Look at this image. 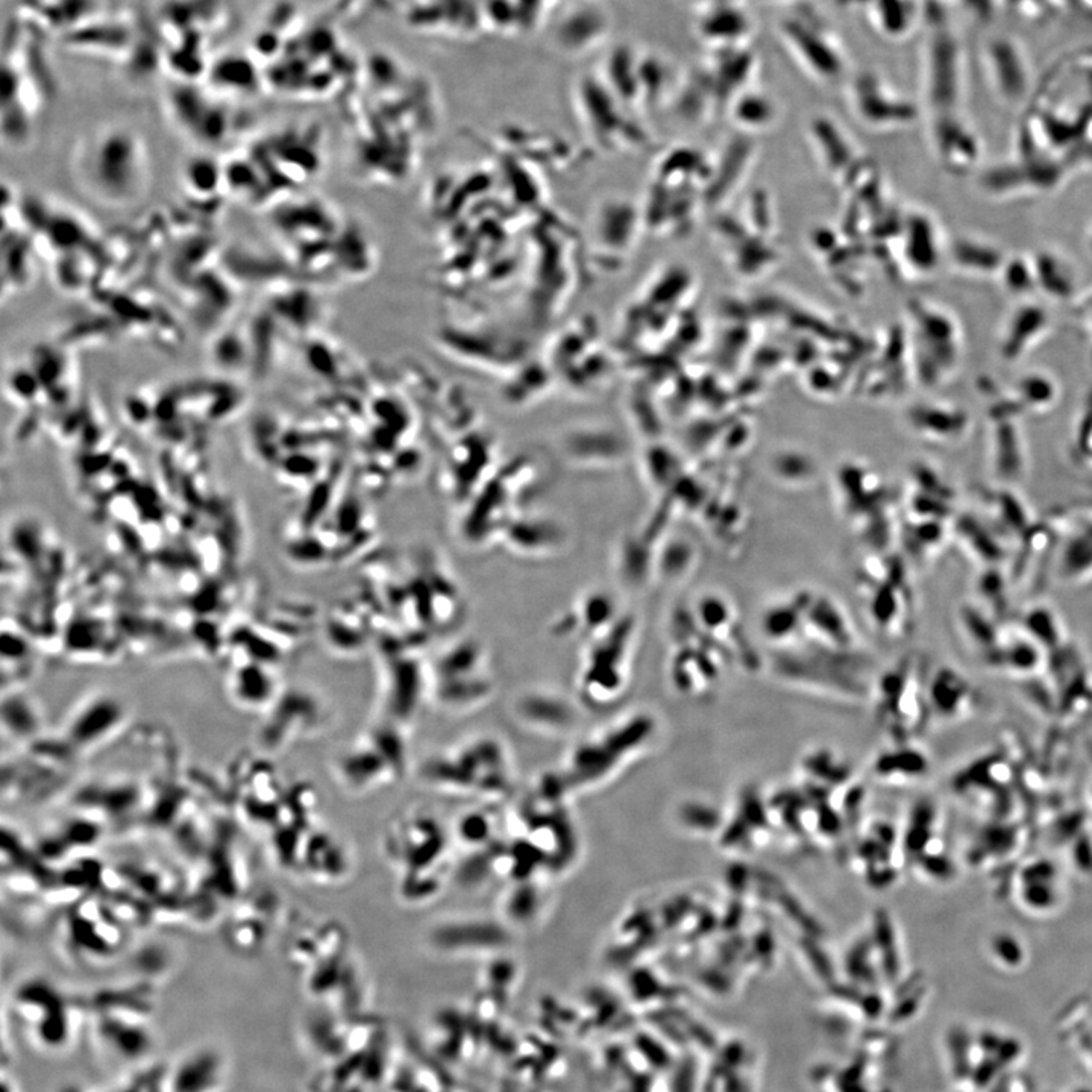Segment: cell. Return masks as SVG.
<instances>
[{
	"label": "cell",
	"instance_id": "cell-1",
	"mask_svg": "<svg viewBox=\"0 0 1092 1092\" xmlns=\"http://www.w3.org/2000/svg\"><path fill=\"white\" fill-rule=\"evenodd\" d=\"M78 157L81 179L102 201H134L146 186V150L140 138L128 129H106L89 138Z\"/></svg>",
	"mask_w": 1092,
	"mask_h": 1092
},
{
	"label": "cell",
	"instance_id": "cell-2",
	"mask_svg": "<svg viewBox=\"0 0 1092 1092\" xmlns=\"http://www.w3.org/2000/svg\"><path fill=\"white\" fill-rule=\"evenodd\" d=\"M909 363L921 384L938 387L961 371L965 334L961 320L949 308L918 299L909 305Z\"/></svg>",
	"mask_w": 1092,
	"mask_h": 1092
},
{
	"label": "cell",
	"instance_id": "cell-3",
	"mask_svg": "<svg viewBox=\"0 0 1092 1092\" xmlns=\"http://www.w3.org/2000/svg\"><path fill=\"white\" fill-rule=\"evenodd\" d=\"M779 36L800 68L821 83H834L846 72V55L836 31L811 8L782 17Z\"/></svg>",
	"mask_w": 1092,
	"mask_h": 1092
},
{
	"label": "cell",
	"instance_id": "cell-4",
	"mask_svg": "<svg viewBox=\"0 0 1092 1092\" xmlns=\"http://www.w3.org/2000/svg\"><path fill=\"white\" fill-rule=\"evenodd\" d=\"M982 392L990 400V416L1013 418L1042 416L1051 412L1059 401V384L1047 372L1030 371L1016 378L1007 387L994 381L982 383Z\"/></svg>",
	"mask_w": 1092,
	"mask_h": 1092
},
{
	"label": "cell",
	"instance_id": "cell-5",
	"mask_svg": "<svg viewBox=\"0 0 1092 1092\" xmlns=\"http://www.w3.org/2000/svg\"><path fill=\"white\" fill-rule=\"evenodd\" d=\"M854 108L877 128H901L914 123L917 106L892 90L875 72H860L851 84Z\"/></svg>",
	"mask_w": 1092,
	"mask_h": 1092
},
{
	"label": "cell",
	"instance_id": "cell-6",
	"mask_svg": "<svg viewBox=\"0 0 1092 1092\" xmlns=\"http://www.w3.org/2000/svg\"><path fill=\"white\" fill-rule=\"evenodd\" d=\"M1053 326L1050 308L1039 297L1016 300L999 332L997 352L1006 363L1027 357L1044 342Z\"/></svg>",
	"mask_w": 1092,
	"mask_h": 1092
},
{
	"label": "cell",
	"instance_id": "cell-7",
	"mask_svg": "<svg viewBox=\"0 0 1092 1092\" xmlns=\"http://www.w3.org/2000/svg\"><path fill=\"white\" fill-rule=\"evenodd\" d=\"M930 137L936 160L950 175L965 178L981 167V138L962 115L933 118Z\"/></svg>",
	"mask_w": 1092,
	"mask_h": 1092
},
{
	"label": "cell",
	"instance_id": "cell-8",
	"mask_svg": "<svg viewBox=\"0 0 1092 1092\" xmlns=\"http://www.w3.org/2000/svg\"><path fill=\"white\" fill-rule=\"evenodd\" d=\"M170 108L179 125L189 129L207 143H218L230 128L227 111L210 102L201 91L189 84H181L169 94Z\"/></svg>",
	"mask_w": 1092,
	"mask_h": 1092
},
{
	"label": "cell",
	"instance_id": "cell-9",
	"mask_svg": "<svg viewBox=\"0 0 1092 1092\" xmlns=\"http://www.w3.org/2000/svg\"><path fill=\"white\" fill-rule=\"evenodd\" d=\"M1007 257L1009 254L996 242L985 237L964 234L947 245L946 262H949L956 273L965 278L999 281Z\"/></svg>",
	"mask_w": 1092,
	"mask_h": 1092
},
{
	"label": "cell",
	"instance_id": "cell-10",
	"mask_svg": "<svg viewBox=\"0 0 1092 1092\" xmlns=\"http://www.w3.org/2000/svg\"><path fill=\"white\" fill-rule=\"evenodd\" d=\"M1019 422L990 416L991 464L1000 481L1015 482L1025 475L1027 453Z\"/></svg>",
	"mask_w": 1092,
	"mask_h": 1092
},
{
	"label": "cell",
	"instance_id": "cell-11",
	"mask_svg": "<svg viewBox=\"0 0 1092 1092\" xmlns=\"http://www.w3.org/2000/svg\"><path fill=\"white\" fill-rule=\"evenodd\" d=\"M907 418L918 435L936 445L961 444L973 425L970 413L953 404H921Z\"/></svg>",
	"mask_w": 1092,
	"mask_h": 1092
},
{
	"label": "cell",
	"instance_id": "cell-12",
	"mask_svg": "<svg viewBox=\"0 0 1092 1092\" xmlns=\"http://www.w3.org/2000/svg\"><path fill=\"white\" fill-rule=\"evenodd\" d=\"M904 259L910 271L918 276H930L947 260V245L939 233L935 219L917 213L907 221L904 230Z\"/></svg>",
	"mask_w": 1092,
	"mask_h": 1092
},
{
	"label": "cell",
	"instance_id": "cell-13",
	"mask_svg": "<svg viewBox=\"0 0 1092 1092\" xmlns=\"http://www.w3.org/2000/svg\"><path fill=\"white\" fill-rule=\"evenodd\" d=\"M123 716L125 709L112 696L91 698L72 715L69 742L81 750L94 747L121 724Z\"/></svg>",
	"mask_w": 1092,
	"mask_h": 1092
},
{
	"label": "cell",
	"instance_id": "cell-14",
	"mask_svg": "<svg viewBox=\"0 0 1092 1092\" xmlns=\"http://www.w3.org/2000/svg\"><path fill=\"white\" fill-rule=\"evenodd\" d=\"M753 28L750 14L732 2L713 5L698 22V34L713 51L742 48L753 34Z\"/></svg>",
	"mask_w": 1092,
	"mask_h": 1092
},
{
	"label": "cell",
	"instance_id": "cell-15",
	"mask_svg": "<svg viewBox=\"0 0 1092 1092\" xmlns=\"http://www.w3.org/2000/svg\"><path fill=\"white\" fill-rule=\"evenodd\" d=\"M1038 296L1045 302L1065 303L1079 294V275L1070 260L1053 250L1030 253Z\"/></svg>",
	"mask_w": 1092,
	"mask_h": 1092
},
{
	"label": "cell",
	"instance_id": "cell-16",
	"mask_svg": "<svg viewBox=\"0 0 1092 1092\" xmlns=\"http://www.w3.org/2000/svg\"><path fill=\"white\" fill-rule=\"evenodd\" d=\"M1018 900L1028 912L1045 914L1060 900L1059 872L1047 859L1033 860L1019 871Z\"/></svg>",
	"mask_w": 1092,
	"mask_h": 1092
},
{
	"label": "cell",
	"instance_id": "cell-17",
	"mask_svg": "<svg viewBox=\"0 0 1092 1092\" xmlns=\"http://www.w3.org/2000/svg\"><path fill=\"white\" fill-rule=\"evenodd\" d=\"M979 501L985 510V519L996 527L999 537L1019 539L1018 533H1027L1031 528L1024 502L1009 490H985L979 493Z\"/></svg>",
	"mask_w": 1092,
	"mask_h": 1092
},
{
	"label": "cell",
	"instance_id": "cell-18",
	"mask_svg": "<svg viewBox=\"0 0 1092 1092\" xmlns=\"http://www.w3.org/2000/svg\"><path fill=\"white\" fill-rule=\"evenodd\" d=\"M976 690L967 678L946 667L933 677L930 686V700L935 712L944 718H959L976 703Z\"/></svg>",
	"mask_w": 1092,
	"mask_h": 1092
},
{
	"label": "cell",
	"instance_id": "cell-19",
	"mask_svg": "<svg viewBox=\"0 0 1092 1092\" xmlns=\"http://www.w3.org/2000/svg\"><path fill=\"white\" fill-rule=\"evenodd\" d=\"M999 282L1003 290L1015 300L1039 297L1030 253L1009 254L1006 265L1000 273Z\"/></svg>",
	"mask_w": 1092,
	"mask_h": 1092
},
{
	"label": "cell",
	"instance_id": "cell-20",
	"mask_svg": "<svg viewBox=\"0 0 1092 1092\" xmlns=\"http://www.w3.org/2000/svg\"><path fill=\"white\" fill-rule=\"evenodd\" d=\"M733 114L739 123L748 126H765L776 115V106L773 100L761 91H742L735 96L733 102Z\"/></svg>",
	"mask_w": 1092,
	"mask_h": 1092
},
{
	"label": "cell",
	"instance_id": "cell-21",
	"mask_svg": "<svg viewBox=\"0 0 1092 1092\" xmlns=\"http://www.w3.org/2000/svg\"><path fill=\"white\" fill-rule=\"evenodd\" d=\"M927 762L918 751H889L877 762V771L883 779L909 780L923 776Z\"/></svg>",
	"mask_w": 1092,
	"mask_h": 1092
},
{
	"label": "cell",
	"instance_id": "cell-22",
	"mask_svg": "<svg viewBox=\"0 0 1092 1092\" xmlns=\"http://www.w3.org/2000/svg\"><path fill=\"white\" fill-rule=\"evenodd\" d=\"M991 956L997 964L1006 968L1021 967L1025 961L1024 944L1012 932H996L990 939Z\"/></svg>",
	"mask_w": 1092,
	"mask_h": 1092
},
{
	"label": "cell",
	"instance_id": "cell-23",
	"mask_svg": "<svg viewBox=\"0 0 1092 1092\" xmlns=\"http://www.w3.org/2000/svg\"><path fill=\"white\" fill-rule=\"evenodd\" d=\"M187 186L196 193H211L222 179L221 169L215 161L207 157H198L186 167Z\"/></svg>",
	"mask_w": 1092,
	"mask_h": 1092
},
{
	"label": "cell",
	"instance_id": "cell-24",
	"mask_svg": "<svg viewBox=\"0 0 1092 1092\" xmlns=\"http://www.w3.org/2000/svg\"><path fill=\"white\" fill-rule=\"evenodd\" d=\"M222 65L233 72V75L228 72L219 71L215 68L213 71V77H215V83L218 87L228 90H237V91H245V90L254 89L256 87V74L251 71L250 65L247 61L237 60V58H231V60L221 61Z\"/></svg>",
	"mask_w": 1092,
	"mask_h": 1092
},
{
	"label": "cell",
	"instance_id": "cell-25",
	"mask_svg": "<svg viewBox=\"0 0 1092 1092\" xmlns=\"http://www.w3.org/2000/svg\"><path fill=\"white\" fill-rule=\"evenodd\" d=\"M1086 242H1088V248L1092 253V222L1091 225H1089L1088 233H1086Z\"/></svg>",
	"mask_w": 1092,
	"mask_h": 1092
},
{
	"label": "cell",
	"instance_id": "cell-26",
	"mask_svg": "<svg viewBox=\"0 0 1092 1092\" xmlns=\"http://www.w3.org/2000/svg\"><path fill=\"white\" fill-rule=\"evenodd\" d=\"M1089 799H1091V803H1092V786H1091V789H1089Z\"/></svg>",
	"mask_w": 1092,
	"mask_h": 1092
},
{
	"label": "cell",
	"instance_id": "cell-27",
	"mask_svg": "<svg viewBox=\"0 0 1092 1092\" xmlns=\"http://www.w3.org/2000/svg\"><path fill=\"white\" fill-rule=\"evenodd\" d=\"M690 2H692V0H690Z\"/></svg>",
	"mask_w": 1092,
	"mask_h": 1092
}]
</instances>
